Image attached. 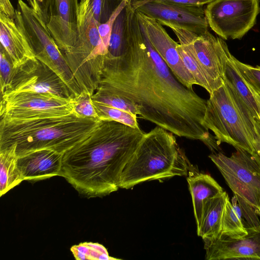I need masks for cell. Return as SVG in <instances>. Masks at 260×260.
Instances as JSON below:
<instances>
[{"label":"cell","mask_w":260,"mask_h":260,"mask_svg":"<svg viewBox=\"0 0 260 260\" xmlns=\"http://www.w3.org/2000/svg\"><path fill=\"white\" fill-rule=\"evenodd\" d=\"M125 10L124 49L117 57L106 55L95 91L124 98L142 118L216 150V140L204 124L207 101L174 76L141 28L131 1Z\"/></svg>","instance_id":"6da1fadb"},{"label":"cell","mask_w":260,"mask_h":260,"mask_svg":"<svg viewBox=\"0 0 260 260\" xmlns=\"http://www.w3.org/2000/svg\"><path fill=\"white\" fill-rule=\"evenodd\" d=\"M145 134L141 128L101 120L87 138L63 154L61 177L86 198L117 191L123 169Z\"/></svg>","instance_id":"7a4b0ae2"},{"label":"cell","mask_w":260,"mask_h":260,"mask_svg":"<svg viewBox=\"0 0 260 260\" xmlns=\"http://www.w3.org/2000/svg\"><path fill=\"white\" fill-rule=\"evenodd\" d=\"M98 118L72 113L29 119L1 117L0 150L16 145L18 157L48 149L63 154L87 138L97 127Z\"/></svg>","instance_id":"3957f363"},{"label":"cell","mask_w":260,"mask_h":260,"mask_svg":"<svg viewBox=\"0 0 260 260\" xmlns=\"http://www.w3.org/2000/svg\"><path fill=\"white\" fill-rule=\"evenodd\" d=\"M189 161L174 134L157 126L145 133L125 165L118 187L129 189L147 181L186 176Z\"/></svg>","instance_id":"277c9868"},{"label":"cell","mask_w":260,"mask_h":260,"mask_svg":"<svg viewBox=\"0 0 260 260\" xmlns=\"http://www.w3.org/2000/svg\"><path fill=\"white\" fill-rule=\"evenodd\" d=\"M99 24L93 17L89 0H81L76 43L70 50L63 53L81 90L91 95L98 86L107 54L100 44Z\"/></svg>","instance_id":"5b68a950"},{"label":"cell","mask_w":260,"mask_h":260,"mask_svg":"<svg viewBox=\"0 0 260 260\" xmlns=\"http://www.w3.org/2000/svg\"><path fill=\"white\" fill-rule=\"evenodd\" d=\"M204 124L213 133L219 145L226 143L250 154L254 152V123L244 114L224 82L210 94Z\"/></svg>","instance_id":"8992f818"},{"label":"cell","mask_w":260,"mask_h":260,"mask_svg":"<svg viewBox=\"0 0 260 260\" xmlns=\"http://www.w3.org/2000/svg\"><path fill=\"white\" fill-rule=\"evenodd\" d=\"M236 151L228 157L221 152L209 157L217 167L232 190L246 220L245 228L260 224L257 210L260 205V172L252 155L245 150Z\"/></svg>","instance_id":"52a82bcc"},{"label":"cell","mask_w":260,"mask_h":260,"mask_svg":"<svg viewBox=\"0 0 260 260\" xmlns=\"http://www.w3.org/2000/svg\"><path fill=\"white\" fill-rule=\"evenodd\" d=\"M17 9L21 13L26 32L36 57L61 78L74 97L79 95L82 90L46 23L22 0H18Z\"/></svg>","instance_id":"ba28073f"},{"label":"cell","mask_w":260,"mask_h":260,"mask_svg":"<svg viewBox=\"0 0 260 260\" xmlns=\"http://www.w3.org/2000/svg\"><path fill=\"white\" fill-rule=\"evenodd\" d=\"M259 12V0H215L205 9L209 27L223 40L241 39Z\"/></svg>","instance_id":"9c48e42d"},{"label":"cell","mask_w":260,"mask_h":260,"mask_svg":"<svg viewBox=\"0 0 260 260\" xmlns=\"http://www.w3.org/2000/svg\"><path fill=\"white\" fill-rule=\"evenodd\" d=\"M73 98L23 91L1 95V117L9 119L64 116L74 112Z\"/></svg>","instance_id":"30bf717a"},{"label":"cell","mask_w":260,"mask_h":260,"mask_svg":"<svg viewBox=\"0 0 260 260\" xmlns=\"http://www.w3.org/2000/svg\"><path fill=\"white\" fill-rule=\"evenodd\" d=\"M133 8L156 20L161 25H173L197 35L208 31L209 27L203 7L187 6L153 0H132Z\"/></svg>","instance_id":"8fae6325"},{"label":"cell","mask_w":260,"mask_h":260,"mask_svg":"<svg viewBox=\"0 0 260 260\" xmlns=\"http://www.w3.org/2000/svg\"><path fill=\"white\" fill-rule=\"evenodd\" d=\"M136 11V10H135ZM141 28L176 79L190 90L196 82L184 65L177 47L179 43L156 20L136 11Z\"/></svg>","instance_id":"7c38bea8"},{"label":"cell","mask_w":260,"mask_h":260,"mask_svg":"<svg viewBox=\"0 0 260 260\" xmlns=\"http://www.w3.org/2000/svg\"><path fill=\"white\" fill-rule=\"evenodd\" d=\"M16 68V74L8 94L29 91L49 93L66 99L74 97L61 78L37 58Z\"/></svg>","instance_id":"4fadbf2b"},{"label":"cell","mask_w":260,"mask_h":260,"mask_svg":"<svg viewBox=\"0 0 260 260\" xmlns=\"http://www.w3.org/2000/svg\"><path fill=\"white\" fill-rule=\"evenodd\" d=\"M247 234L233 238L224 235L203 239L207 260H260V224L246 228Z\"/></svg>","instance_id":"5bb4252c"},{"label":"cell","mask_w":260,"mask_h":260,"mask_svg":"<svg viewBox=\"0 0 260 260\" xmlns=\"http://www.w3.org/2000/svg\"><path fill=\"white\" fill-rule=\"evenodd\" d=\"M79 6L78 0H49L46 25L62 53L76 43Z\"/></svg>","instance_id":"9a60e30c"},{"label":"cell","mask_w":260,"mask_h":260,"mask_svg":"<svg viewBox=\"0 0 260 260\" xmlns=\"http://www.w3.org/2000/svg\"><path fill=\"white\" fill-rule=\"evenodd\" d=\"M192 46L202 68L219 88L224 83L223 77L226 62L232 54L226 43L208 30L202 35H196Z\"/></svg>","instance_id":"2e32d148"},{"label":"cell","mask_w":260,"mask_h":260,"mask_svg":"<svg viewBox=\"0 0 260 260\" xmlns=\"http://www.w3.org/2000/svg\"><path fill=\"white\" fill-rule=\"evenodd\" d=\"M15 17L0 13V41L14 68H19L37 59L29 41L20 11L16 10Z\"/></svg>","instance_id":"e0dca14e"},{"label":"cell","mask_w":260,"mask_h":260,"mask_svg":"<svg viewBox=\"0 0 260 260\" xmlns=\"http://www.w3.org/2000/svg\"><path fill=\"white\" fill-rule=\"evenodd\" d=\"M63 155L42 149L18 157L17 164L24 180L37 181L62 175Z\"/></svg>","instance_id":"ac0fdd59"},{"label":"cell","mask_w":260,"mask_h":260,"mask_svg":"<svg viewBox=\"0 0 260 260\" xmlns=\"http://www.w3.org/2000/svg\"><path fill=\"white\" fill-rule=\"evenodd\" d=\"M231 54L227 61L223 77L235 100L244 114L253 123L260 117V99L245 82Z\"/></svg>","instance_id":"d6986e66"},{"label":"cell","mask_w":260,"mask_h":260,"mask_svg":"<svg viewBox=\"0 0 260 260\" xmlns=\"http://www.w3.org/2000/svg\"><path fill=\"white\" fill-rule=\"evenodd\" d=\"M168 27L173 30L179 40L177 50L196 85L203 87L211 94L218 87L204 71L195 56L192 41L197 35L177 26L170 25Z\"/></svg>","instance_id":"ffe728a7"},{"label":"cell","mask_w":260,"mask_h":260,"mask_svg":"<svg viewBox=\"0 0 260 260\" xmlns=\"http://www.w3.org/2000/svg\"><path fill=\"white\" fill-rule=\"evenodd\" d=\"M191 194L197 230L199 229L207 203L224 191L210 175L197 173L187 178Z\"/></svg>","instance_id":"44dd1931"},{"label":"cell","mask_w":260,"mask_h":260,"mask_svg":"<svg viewBox=\"0 0 260 260\" xmlns=\"http://www.w3.org/2000/svg\"><path fill=\"white\" fill-rule=\"evenodd\" d=\"M228 193L223 191L211 199L206 204L197 234L202 239L216 236L221 231L223 211Z\"/></svg>","instance_id":"7402d4cb"},{"label":"cell","mask_w":260,"mask_h":260,"mask_svg":"<svg viewBox=\"0 0 260 260\" xmlns=\"http://www.w3.org/2000/svg\"><path fill=\"white\" fill-rule=\"evenodd\" d=\"M16 145L0 150V196L24 180L17 164Z\"/></svg>","instance_id":"603a6c76"},{"label":"cell","mask_w":260,"mask_h":260,"mask_svg":"<svg viewBox=\"0 0 260 260\" xmlns=\"http://www.w3.org/2000/svg\"><path fill=\"white\" fill-rule=\"evenodd\" d=\"M247 234L242 219V211L239 204H237V200L234 196L231 202L228 196L223 211L221 231L218 234L239 238Z\"/></svg>","instance_id":"cb8c5ba5"},{"label":"cell","mask_w":260,"mask_h":260,"mask_svg":"<svg viewBox=\"0 0 260 260\" xmlns=\"http://www.w3.org/2000/svg\"><path fill=\"white\" fill-rule=\"evenodd\" d=\"M126 23V13L125 8L117 16L113 23L107 55L117 57L122 52L125 43Z\"/></svg>","instance_id":"d4e9b609"},{"label":"cell","mask_w":260,"mask_h":260,"mask_svg":"<svg viewBox=\"0 0 260 260\" xmlns=\"http://www.w3.org/2000/svg\"><path fill=\"white\" fill-rule=\"evenodd\" d=\"M92 103L100 120L115 121L133 128H140L137 115L103 104Z\"/></svg>","instance_id":"484cf974"},{"label":"cell","mask_w":260,"mask_h":260,"mask_svg":"<svg viewBox=\"0 0 260 260\" xmlns=\"http://www.w3.org/2000/svg\"><path fill=\"white\" fill-rule=\"evenodd\" d=\"M71 250L77 259H117L110 256L107 249L98 243H82L73 246Z\"/></svg>","instance_id":"4316f807"},{"label":"cell","mask_w":260,"mask_h":260,"mask_svg":"<svg viewBox=\"0 0 260 260\" xmlns=\"http://www.w3.org/2000/svg\"><path fill=\"white\" fill-rule=\"evenodd\" d=\"M92 101L139 115L137 107L131 102L122 97L106 92L95 91L91 95Z\"/></svg>","instance_id":"83f0119b"},{"label":"cell","mask_w":260,"mask_h":260,"mask_svg":"<svg viewBox=\"0 0 260 260\" xmlns=\"http://www.w3.org/2000/svg\"><path fill=\"white\" fill-rule=\"evenodd\" d=\"M17 72L8 56L1 46L0 84L1 95L8 94L11 90Z\"/></svg>","instance_id":"f1b7e54d"},{"label":"cell","mask_w":260,"mask_h":260,"mask_svg":"<svg viewBox=\"0 0 260 260\" xmlns=\"http://www.w3.org/2000/svg\"><path fill=\"white\" fill-rule=\"evenodd\" d=\"M234 59L245 82L260 99V66L243 63L235 57Z\"/></svg>","instance_id":"f546056e"},{"label":"cell","mask_w":260,"mask_h":260,"mask_svg":"<svg viewBox=\"0 0 260 260\" xmlns=\"http://www.w3.org/2000/svg\"><path fill=\"white\" fill-rule=\"evenodd\" d=\"M73 101L74 112L76 114L82 117L98 118L89 93L82 91L79 95L73 98Z\"/></svg>","instance_id":"4dcf8cb0"},{"label":"cell","mask_w":260,"mask_h":260,"mask_svg":"<svg viewBox=\"0 0 260 260\" xmlns=\"http://www.w3.org/2000/svg\"><path fill=\"white\" fill-rule=\"evenodd\" d=\"M89 5L96 21L99 24L106 22L112 12L109 0H89Z\"/></svg>","instance_id":"1f68e13d"},{"label":"cell","mask_w":260,"mask_h":260,"mask_svg":"<svg viewBox=\"0 0 260 260\" xmlns=\"http://www.w3.org/2000/svg\"><path fill=\"white\" fill-rule=\"evenodd\" d=\"M28 5L47 23L49 0H26Z\"/></svg>","instance_id":"d6a6232c"},{"label":"cell","mask_w":260,"mask_h":260,"mask_svg":"<svg viewBox=\"0 0 260 260\" xmlns=\"http://www.w3.org/2000/svg\"><path fill=\"white\" fill-rule=\"evenodd\" d=\"M255 135L253 140L254 152L251 154L260 172V119H254Z\"/></svg>","instance_id":"836d02e7"},{"label":"cell","mask_w":260,"mask_h":260,"mask_svg":"<svg viewBox=\"0 0 260 260\" xmlns=\"http://www.w3.org/2000/svg\"><path fill=\"white\" fill-rule=\"evenodd\" d=\"M158 2L187 6L203 7L215 0H153Z\"/></svg>","instance_id":"e575fe53"},{"label":"cell","mask_w":260,"mask_h":260,"mask_svg":"<svg viewBox=\"0 0 260 260\" xmlns=\"http://www.w3.org/2000/svg\"><path fill=\"white\" fill-rule=\"evenodd\" d=\"M0 13L11 17L16 16V10L14 8L10 0H0Z\"/></svg>","instance_id":"d590c367"},{"label":"cell","mask_w":260,"mask_h":260,"mask_svg":"<svg viewBox=\"0 0 260 260\" xmlns=\"http://www.w3.org/2000/svg\"><path fill=\"white\" fill-rule=\"evenodd\" d=\"M257 214H258V215L260 216V205L257 210Z\"/></svg>","instance_id":"8d00e7d4"},{"label":"cell","mask_w":260,"mask_h":260,"mask_svg":"<svg viewBox=\"0 0 260 260\" xmlns=\"http://www.w3.org/2000/svg\"><path fill=\"white\" fill-rule=\"evenodd\" d=\"M129 1H132V0H129Z\"/></svg>","instance_id":"74e56055"},{"label":"cell","mask_w":260,"mask_h":260,"mask_svg":"<svg viewBox=\"0 0 260 260\" xmlns=\"http://www.w3.org/2000/svg\"><path fill=\"white\" fill-rule=\"evenodd\" d=\"M259 119H260V117H259Z\"/></svg>","instance_id":"f35d334b"}]
</instances>
